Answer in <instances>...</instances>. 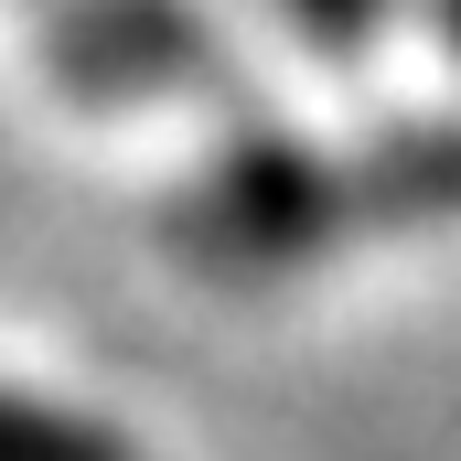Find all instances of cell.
<instances>
[{
	"label": "cell",
	"instance_id": "obj_2",
	"mask_svg": "<svg viewBox=\"0 0 461 461\" xmlns=\"http://www.w3.org/2000/svg\"><path fill=\"white\" fill-rule=\"evenodd\" d=\"M43 76L76 108H150V97L236 108V54L194 0H65L43 32Z\"/></svg>",
	"mask_w": 461,
	"mask_h": 461
},
{
	"label": "cell",
	"instance_id": "obj_3",
	"mask_svg": "<svg viewBox=\"0 0 461 461\" xmlns=\"http://www.w3.org/2000/svg\"><path fill=\"white\" fill-rule=\"evenodd\" d=\"M0 461H150L108 408H76L54 386H11L0 408Z\"/></svg>",
	"mask_w": 461,
	"mask_h": 461
},
{
	"label": "cell",
	"instance_id": "obj_5",
	"mask_svg": "<svg viewBox=\"0 0 461 461\" xmlns=\"http://www.w3.org/2000/svg\"><path fill=\"white\" fill-rule=\"evenodd\" d=\"M419 11H429V32H440V54L461 65V0H419Z\"/></svg>",
	"mask_w": 461,
	"mask_h": 461
},
{
	"label": "cell",
	"instance_id": "obj_4",
	"mask_svg": "<svg viewBox=\"0 0 461 461\" xmlns=\"http://www.w3.org/2000/svg\"><path fill=\"white\" fill-rule=\"evenodd\" d=\"M268 11H279V32H290L322 76H365L419 0H268Z\"/></svg>",
	"mask_w": 461,
	"mask_h": 461
},
{
	"label": "cell",
	"instance_id": "obj_1",
	"mask_svg": "<svg viewBox=\"0 0 461 461\" xmlns=\"http://www.w3.org/2000/svg\"><path fill=\"white\" fill-rule=\"evenodd\" d=\"M461 226V108H386L365 129L236 118L161 194V247L226 290H279L375 236Z\"/></svg>",
	"mask_w": 461,
	"mask_h": 461
}]
</instances>
